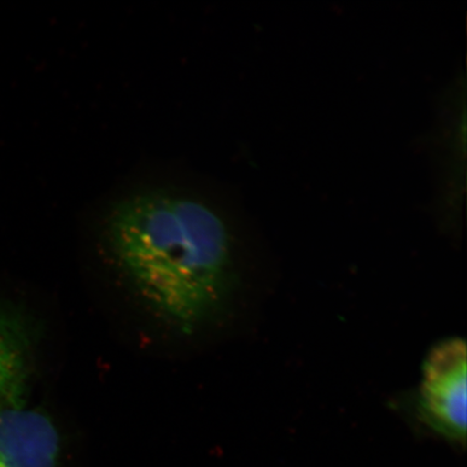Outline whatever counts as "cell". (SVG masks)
<instances>
[{"label": "cell", "instance_id": "1", "mask_svg": "<svg viewBox=\"0 0 467 467\" xmlns=\"http://www.w3.org/2000/svg\"><path fill=\"white\" fill-rule=\"evenodd\" d=\"M104 239L140 299L180 334L223 313L236 278L234 241L206 201L167 189L132 192L109 210Z\"/></svg>", "mask_w": 467, "mask_h": 467}, {"label": "cell", "instance_id": "2", "mask_svg": "<svg viewBox=\"0 0 467 467\" xmlns=\"http://www.w3.org/2000/svg\"><path fill=\"white\" fill-rule=\"evenodd\" d=\"M466 344L443 340L424 359L418 409L425 424L452 441H466Z\"/></svg>", "mask_w": 467, "mask_h": 467}, {"label": "cell", "instance_id": "3", "mask_svg": "<svg viewBox=\"0 0 467 467\" xmlns=\"http://www.w3.org/2000/svg\"><path fill=\"white\" fill-rule=\"evenodd\" d=\"M62 441L54 420L25 402L0 406V467H58Z\"/></svg>", "mask_w": 467, "mask_h": 467}, {"label": "cell", "instance_id": "4", "mask_svg": "<svg viewBox=\"0 0 467 467\" xmlns=\"http://www.w3.org/2000/svg\"><path fill=\"white\" fill-rule=\"evenodd\" d=\"M32 337L26 319L0 305V406L22 401L31 368Z\"/></svg>", "mask_w": 467, "mask_h": 467}]
</instances>
